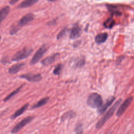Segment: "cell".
Listing matches in <instances>:
<instances>
[{"instance_id": "cell-1", "label": "cell", "mask_w": 134, "mask_h": 134, "mask_svg": "<svg viewBox=\"0 0 134 134\" xmlns=\"http://www.w3.org/2000/svg\"><path fill=\"white\" fill-rule=\"evenodd\" d=\"M121 102V99H118L112 106L109 109L107 113L103 116L102 118L100 119V120L97 122L96 125V128L97 129H99L106 122V121L109 119V118L112 116V115L114 114L115 111L118 107V106L119 105Z\"/></svg>"}, {"instance_id": "cell-15", "label": "cell", "mask_w": 134, "mask_h": 134, "mask_svg": "<svg viewBox=\"0 0 134 134\" xmlns=\"http://www.w3.org/2000/svg\"><path fill=\"white\" fill-rule=\"evenodd\" d=\"M38 0H25L21 2L17 8H27L34 5L37 2H38Z\"/></svg>"}, {"instance_id": "cell-26", "label": "cell", "mask_w": 134, "mask_h": 134, "mask_svg": "<svg viewBox=\"0 0 134 134\" xmlns=\"http://www.w3.org/2000/svg\"><path fill=\"white\" fill-rule=\"evenodd\" d=\"M18 1L17 0H12V1H10L9 2V3L10 4V5H14L15 3H17Z\"/></svg>"}, {"instance_id": "cell-2", "label": "cell", "mask_w": 134, "mask_h": 134, "mask_svg": "<svg viewBox=\"0 0 134 134\" xmlns=\"http://www.w3.org/2000/svg\"><path fill=\"white\" fill-rule=\"evenodd\" d=\"M87 103L92 108H99L103 104L102 96L97 93H92L88 97Z\"/></svg>"}, {"instance_id": "cell-27", "label": "cell", "mask_w": 134, "mask_h": 134, "mask_svg": "<svg viewBox=\"0 0 134 134\" xmlns=\"http://www.w3.org/2000/svg\"><path fill=\"white\" fill-rule=\"evenodd\" d=\"M1 36H0V42H1Z\"/></svg>"}, {"instance_id": "cell-10", "label": "cell", "mask_w": 134, "mask_h": 134, "mask_svg": "<svg viewBox=\"0 0 134 134\" xmlns=\"http://www.w3.org/2000/svg\"><path fill=\"white\" fill-rule=\"evenodd\" d=\"M59 55V54L56 53L53 54L52 55L46 57L41 61V63L43 66H48L52 64L56 60V59Z\"/></svg>"}, {"instance_id": "cell-25", "label": "cell", "mask_w": 134, "mask_h": 134, "mask_svg": "<svg viewBox=\"0 0 134 134\" xmlns=\"http://www.w3.org/2000/svg\"><path fill=\"white\" fill-rule=\"evenodd\" d=\"M84 60L83 59H82L81 60H80L77 63V66H82L84 64Z\"/></svg>"}, {"instance_id": "cell-14", "label": "cell", "mask_w": 134, "mask_h": 134, "mask_svg": "<svg viewBox=\"0 0 134 134\" xmlns=\"http://www.w3.org/2000/svg\"><path fill=\"white\" fill-rule=\"evenodd\" d=\"M10 10V8L9 6H5L0 10V25L9 14Z\"/></svg>"}, {"instance_id": "cell-21", "label": "cell", "mask_w": 134, "mask_h": 134, "mask_svg": "<svg viewBox=\"0 0 134 134\" xmlns=\"http://www.w3.org/2000/svg\"><path fill=\"white\" fill-rule=\"evenodd\" d=\"M19 30V28L17 26H12L10 30H9V32L10 34L11 35H14L16 33H17V32Z\"/></svg>"}, {"instance_id": "cell-13", "label": "cell", "mask_w": 134, "mask_h": 134, "mask_svg": "<svg viewBox=\"0 0 134 134\" xmlns=\"http://www.w3.org/2000/svg\"><path fill=\"white\" fill-rule=\"evenodd\" d=\"M29 106V103H26L24 104L22 107H21L20 108H19L18 110H17L11 116L10 118L12 119H14L18 117L21 114H23L28 108Z\"/></svg>"}, {"instance_id": "cell-7", "label": "cell", "mask_w": 134, "mask_h": 134, "mask_svg": "<svg viewBox=\"0 0 134 134\" xmlns=\"http://www.w3.org/2000/svg\"><path fill=\"white\" fill-rule=\"evenodd\" d=\"M35 19V15L32 13H28L23 16L18 21L17 26L23 27Z\"/></svg>"}, {"instance_id": "cell-16", "label": "cell", "mask_w": 134, "mask_h": 134, "mask_svg": "<svg viewBox=\"0 0 134 134\" xmlns=\"http://www.w3.org/2000/svg\"><path fill=\"white\" fill-rule=\"evenodd\" d=\"M49 97H45L44 98H42V99H40L38 102H37V103L34 104L31 107V109H36V108L40 107L46 105L49 101Z\"/></svg>"}, {"instance_id": "cell-17", "label": "cell", "mask_w": 134, "mask_h": 134, "mask_svg": "<svg viewBox=\"0 0 134 134\" xmlns=\"http://www.w3.org/2000/svg\"><path fill=\"white\" fill-rule=\"evenodd\" d=\"M108 35L107 33H102L97 35L95 38V42L97 43H101L103 42H104L107 38Z\"/></svg>"}, {"instance_id": "cell-11", "label": "cell", "mask_w": 134, "mask_h": 134, "mask_svg": "<svg viewBox=\"0 0 134 134\" xmlns=\"http://www.w3.org/2000/svg\"><path fill=\"white\" fill-rule=\"evenodd\" d=\"M81 29L79 27V26L77 24L74 25L71 31L70 38L75 39L78 38L81 35Z\"/></svg>"}, {"instance_id": "cell-18", "label": "cell", "mask_w": 134, "mask_h": 134, "mask_svg": "<svg viewBox=\"0 0 134 134\" xmlns=\"http://www.w3.org/2000/svg\"><path fill=\"white\" fill-rule=\"evenodd\" d=\"M25 85V84H22L21 85H20V86H19L18 88H17L16 90H15L14 91H13V92H12L9 95H8L4 99H3V102H7L8 101L9 99H10L11 98H12L13 96H14L15 95H16L17 94H18L20 90L21 89V88Z\"/></svg>"}, {"instance_id": "cell-3", "label": "cell", "mask_w": 134, "mask_h": 134, "mask_svg": "<svg viewBox=\"0 0 134 134\" xmlns=\"http://www.w3.org/2000/svg\"><path fill=\"white\" fill-rule=\"evenodd\" d=\"M33 49L30 47H25L22 49L16 52L12 58L13 61H19L28 57L32 52Z\"/></svg>"}, {"instance_id": "cell-8", "label": "cell", "mask_w": 134, "mask_h": 134, "mask_svg": "<svg viewBox=\"0 0 134 134\" xmlns=\"http://www.w3.org/2000/svg\"><path fill=\"white\" fill-rule=\"evenodd\" d=\"M132 100V98L131 97H128L127 98L124 102L120 105V106L119 107L117 113H116V116L117 117H119L125 111L126 109L128 108V107L130 105V103H131Z\"/></svg>"}, {"instance_id": "cell-19", "label": "cell", "mask_w": 134, "mask_h": 134, "mask_svg": "<svg viewBox=\"0 0 134 134\" xmlns=\"http://www.w3.org/2000/svg\"><path fill=\"white\" fill-rule=\"evenodd\" d=\"M114 24H115V21L112 18H109L107 19L104 23V26L107 28H112Z\"/></svg>"}, {"instance_id": "cell-22", "label": "cell", "mask_w": 134, "mask_h": 134, "mask_svg": "<svg viewBox=\"0 0 134 134\" xmlns=\"http://www.w3.org/2000/svg\"><path fill=\"white\" fill-rule=\"evenodd\" d=\"M75 132L76 134H82L83 130H82V126L80 124L77 126L75 128Z\"/></svg>"}, {"instance_id": "cell-4", "label": "cell", "mask_w": 134, "mask_h": 134, "mask_svg": "<svg viewBox=\"0 0 134 134\" xmlns=\"http://www.w3.org/2000/svg\"><path fill=\"white\" fill-rule=\"evenodd\" d=\"M47 49H48L47 46L46 44H42L32 56L29 62L30 64L34 65L37 63L41 59V58L43 56L44 54L47 51Z\"/></svg>"}, {"instance_id": "cell-5", "label": "cell", "mask_w": 134, "mask_h": 134, "mask_svg": "<svg viewBox=\"0 0 134 134\" xmlns=\"http://www.w3.org/2000/svg\"><path fill=\"white\" fill-rule=\"evenodd\" d=\"M34 118V116H29L25 117L13 127V128L11 130V132L12 133H15L18 132L24 126L27 125L28 124L30 123L33 120Z\"/></svg>"}, {"instance_id": "cell-20", "label": "cell", "mask_w": 134, "mask_h": 134, "mask_svg": "<svg viewBox=\"0 0 134 134\" xmlns=\"http://www.w3.org/2000/svg\"><path fill=\"white\" fill-rule=\"evenodd\" d=\"M62 65L61 64H58L55 68L53 70V73L54 75H59L60 74L61 71H62Z\"/></svg>"}, {"instance_id": "cell-9", "label": "cell", "mask_w": 134, "mask_h": 134, "mask_svg": "<svg viewBox=\"0 0 134 134\" xmlns=\"http://www.w3.org/2000/svg\"><path fill=\"white\" fill-rule=\"evenodd\" d=\"M115 99V98L114 97L111 96L109 97L105 103H104V104H102V105L99 108H98V112L100 114L104 113L106 111V110L108 108V107H109L110 105L113 103Z\"/></svg>"}, {"instance_id": "cell-12", "label": "cell", "mask_w": 134, "mask_h": 134, "mask_svg": "<svg viewBox=\"0 0 134 134\" xmlns=\"http://www.w3.org/2000/svg\"><path fill=\"white\" fill-rule=\"evenodd\" d=\"M25 65L24 63H16L12 66H11L9 69H8V73L12 74H14L17 73H18L19 70Z\"/></svg>"}, {"instance_id": "cell-24", "label": "cell", "mask_w": 134, "mask_h": 134, "mask_svg": "<svg viewBox=\"0 0 134 134\" xmlns=\"http://www.w3.org/2000/svg\"><path fill=\"white\" fill-rule=\"evenodd\" d=\"M74 114V113L73 112H68V113H65L63 116L62 117V119H66L67 117H69V116H71V117H73V115Z\"/></svg>"}, {"instance_id": "cell-23", "label": "cell", "mask_w": 134, "mask_h": 134, "mask_svg": "<svg viewBox=\"0 0 134 134\" xmlns=\"http://www.w3.org/2000/svg\"><path fill=\"white\" fill-rule=\"evenodd\" d=\"M66 29H64L63 30H62L60 32L59 34L57 35V39H61L66 34Z\"/></svg>"}, {"instance_id": "cell-6", "label": "cell", "mask_w": 134, "mask_h": 134, "mask_svg": "<svg viewBox=\"0 0 134 134\" xmlns=\"http://www.w3.org/2000/svg\"><path fill=\"white\" fill-rule=\"evenodd\" d=\"M20 78L25 79L27 81L31 82H38L42 80L41 75L39 73L35 74L32 73H28L21 74L19 76Z\"/></svg>"}]
</instances>
